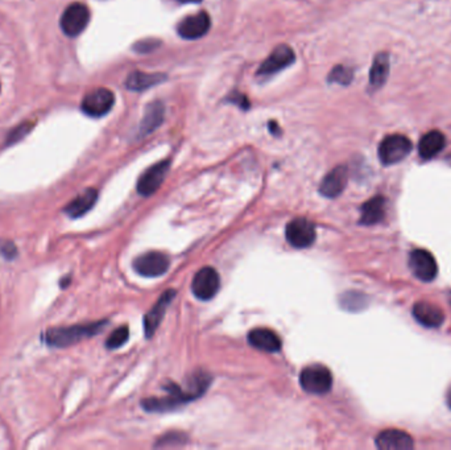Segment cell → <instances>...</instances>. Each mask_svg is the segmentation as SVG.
Here are the masks:
<instances>
[{
    "mask_svg": "<svg viewBox=\"0 0 451 450\" xmlns=\"http://www.w3.org/2000/svg\"><path fill=\"white\" fill-rule=\"evenodd\" d=\"M210 383V376L201 373L196 374L192 379V384L189 386V390H181L180 386L170 384L166 390L168 391V396L163 399L152 398L143 402V407L148 412H166L172 411L182 404H186L197 398H199Z\"/></svg>",
    "mask_w": 451,
    "mask_h": 450,
    "instance_id": "6da1fadb",
    "label": "cell"
},
{
    "mask_svg": "<svg viewBox=\"0 0 451 450\" xmlns=\"http://www.w3.org/2000/svg\"><path fill=\"white\" fill-rule=\"evenodd\" d=\"M106 326L105 321L92 322L88 325H75L69 328H53L44 333L43 341L48 346L66 347L98 334Z\"/></svg>",
    "mask_w": 451,
    "mask_h": 450,
    "instance_id": "7a4b0ae2",
    "label": "cell"
},
{
    "mask_svg": "<svg viewBox=\"0 0 451 450\" xmlns=\"http://www.w3.org/2000/svg\"><path fill=\"white\" fill-rule=\"evenodd\" d=\"M301 387L313 395H325L331 390L332 375L330 370L322 364L308 366L301 371Z\"/></svg>",
    "mask_w": 451,
    "mask_h": 450,
    "instance_id": "3957f363",
    "label": "cell"
},
{
    "mask_svg": "<svg viewBox=\"0 0 451 450\" xmlns=\"http://www.w3.org/2000/svg\"><path fill=\"white\" fill-rule=\"evenodd\" d=\"M412 141L405 135L387 136L379 146V159L384 166H393L405 159L412 150Z\"/></svg>",
    "mask_w": 451,
    "mask_h": 450,
    "instance_id": "277c9868",
    "label": "cell"
},
{
    "mask_svg": "<svg viewBox=\"0 0 451 450\" xmlns=\"http://www.w3.org/2000/svg\"><path fill=\"white\" fill-rule=\"evenodd\" d=\"M90 21V11L82 3L70 4L61 16V30L69 37H75L86 30Z\"/></svg>",
    "mask_w": 451,
    "mask_h": 450,
    "instance_id": "5b68a950",
    "label": "cell"
},
{
    "mask_svg": "<svg viewBox=\"0 0 451 450\" xmlns=\"http://www.w3.org/2000/svg\"><path fill=\"white\" fill-rule=\"evenodd\" d=\"M115 104L114 92L105 88H99L85 95L81 108L91 118H102L108 114Z\"/></svg>",
    "mask_w": 451,
    "mask_h": 450,
    "instance_id": "8992f818",
    "label": "cell"
},
{
    "mask_svg": "<svg viewBox=\"0 0 451 450\" xmlns=\"http://www.w3.org/2000/svg\"><path fill=\"white\" fill-rule=\"evenodd\" d=\"M409 267L413 275L425 283L433 282L438 273L436 257L423 248H416L410 253Z\"/></svg>",
    "mask_w": 451,
    "mask_h": 450,
    "instance_id": "52a82bcc",
    "label": "cell"
},
{
    "mask_svg": "<svg viewBox=\"0 0 451 450\" xmlns=\"http://www.w3.org/2000/svg\"><path fill=\"white\" fill-rule=\"evenodd\" d=\"M219 286V273L211 267H205L197 272L192 283V291L198 300L208 301L211 300L218 293Z\"/></svg>",
    "mask_w": 451,
    "mask_h": 450,
    "instance_id": "ba28073f",
    "label": "cell"
},
{
    "mask_svg": "<svg viewBox=\"0 0 451 450\" xmlns=\"http://www.w3.org/2000/svg\"><path fill=\"white\" fill-rule=\"evenodd\" d=\"M286 239L296 248H308L316 240V226L313 222L297 218L286 226Z\"/></svg>",
    "mask_w": 451,
    "mask_h": 450,
    "instance_id": "9c48e42d",
    "label": "cell"
},
{
    "mask_svg": "<svg viewBox=\"0 0 451 450\" xmlns=\"http://www.w3.org/2000/svg\"><path fill=\"white\" fill-rule=\"evenodd\" d=\"M169 266H170L169 257L159 251H150L147 254H143L136 257L134 262V268L136 272L146 277L161 276L169 270Z\"/></svg>",
    "mask_w": 451,
    "mask_h": 450,
    "instance_id": "30bf717a",
    "label": "cell"
},
{
    "mask_svg": "<svg viewBox=\"0 0 451 450\" xmlns=\"http://www.w3.org/2000/svg\"><path fill=\"white\" fill-rule=\"evenodd\" d=\"M294 61H296V56L290 46L284 44L279 46L273 49V52L267 57V60L260 65L256 75H264V77L276 75L277 72H281L288 66H290Z\"/></svg>",
    "mask_w": 451,
    "mask_h": 450,
    "instance_id": "8fae6325",
    "label": "cell"
},
{
    "mask_svg": "<svg viewBox=\"0 0 451 450\" xmlns=\"http://www.w3.org/2000/svg\"><path fill=\"white\" fill-rule=\"evenodd\" d=\"M169 168H170V162L164 160V162H160V163L150 166V169H147L137 181L139 195H144V197L153 195L161 186L163 181L166 180Z\"/></svg>",
    "mask_w": 451,
    "mask_h": 450,
    "instance_id": "7c38bea8",
    "label": "cell"
},
{
    "mask_svg": "<svg viewBox=\"0 0 451 450\" xmlns=\"http://www.w3.org/2000/svg\"><path fill=\"white\" fill-rule=\"evenodd\" d=\"M211 27V19L208 12L202 11L196 15L182 19L177 26V32L185 40H197L203 37Z\"/></svg>",
    "mask_w": 451,
    "mask_h": 450,
    "instance_id": "4fadbf2b",
    "label": "cell"
},
{
    "mask_svg": "<svg viewBox=\"0 0 451 450\" xmlns=\"http://www.w3.org/2000/svg\"><path fill=\"white\" fill-rule=\"evenodd\" d=\"M348 181L347 166H339L329 172L319 185V193L326 198H335L346 188Z\"/></svg>",
    "mask_w": 451,
    "mask_h": 450,
    "instance_id": "5bb4252c",
    "label": "cell"
},
{
    "mask_svg": "<svg viewBox=\"0 0 451 450\" xmlns=\"http://www.w3.org/2000/svg\"><path fill=\"white\" fill-rule=\"evenodd\" d=\"M376 447L381 450L413 449V438L404 431L387 429L376 437Z\"/></svg>",
    "mask_w": 451,
    "mask_h": 450,
    "instance_id": "9a60e30c",
    "label": "cell"
},
{
    "mask_svg": "<svg viewBox=\"0 0 451 450\" xmlns=\"http://www.w3.org/2000/svg\"><path fill=\"white\" fill-rule=\"evenodd\" d=\"M176 296V291H166V293L159 299V301L154 304V306L148 312V315H146L144 318V331H146V335L150 338L156 329L159 328L161 320L164 318L166 309L169 306V304L174 299Z\"/></svg>",
    "mask_w": 451,
    "mask_h": 450,
    "instance_id": "2e32d148",
    "label": "cell"
},
{
    "mask_svg": "<svg viewBox=\"0 0 451 450\" xmlns=\"http://www.w3.org/2000/svg\"><path fill=\"white\" fill-rule=\"evenodd\" d=\"M413 315L422 326L426 328H438L445 321L443 312L434 304L426 301H420L413 306Z\"/></svg>",
    "mask_w": 451,
    "mask_h": 450,
    "instance_id": "e0dca14e",
    "label": "cell"
},
{
    "mask_svg": "<svg viewBox=\"0 0 451 450\" xmlns=\"http://www.w3.org/2000/svg\"><path fill=\"white\" fill-rule=\"evenodd\" d=\"M248 342L256 349L268 353H277L281 349L280 337L274 331L265 328H259L251 331L248 334Z\"/></svg>",
    "mask_w": 451,
    "mask_h": 450,
    "instance_id": "ac0fdd59",
    "label": "cell"
},
{
    "mask_svg": "<svg viewBox=\"0 0 451 450\" xmlns=\"http://www.w3.org/2000/svg\"><path fill=\"white\" fill-rule=\"evenodd\" d=\"M164 115L166 107L160 101L152 102L147 106L144 117L140 123V135H150L154 130H157L164 121Z\"/></svg>",
    "mask_w": 451,
    "mask_h": 450,
    "instance_id": "d6986e66",
    "label": "cell"
},
{
    "mask_svg": "<svg viewBox=\"0 0 451 450\" xmlns=\"http://www.w3.org/2000/svg\"><path fill=\"white\" fill-rule=\"evenodd\" d=\"M385 206L387 201L381 195H376L370 201H367L361 206V225L371 226L381 222L385 217Z\"/></svg>",
    "mask_w": 451,
    "mask_h": 450,
    "instance_id": "ffe728a7",
    "label": "cell"
},
{
    "mask_svg": "<svg viewBox=\"0 0 451 450\" xmlns=\"http://www.w3.org/2000/svg\"><path fill=\"white\" fill-rule=\"evenodd\" d=\"M98 199V192L95 189H86L83 193L77 195L72 202H69L65 206V214H68L70 218H79L85 215L91 208L95 205Z\"/></svg>",
    "mask_w": 451,
    "mask_h": 450,
    "instance_id": "44dd1931",
    "label": "cell"
},
{
    "mask_svg": "<svg viewBox=\"0 0 451 450\" xmlns=\"http://www.w3.org/2000/svg\"><path fill=\"white\" fill-rule=\"evenodd\" d=\"M446 137L439 131H430L422 136L419 144V153L423 160H430L436 157L441 150L445 148Z\"/></svg>",
    "mask_w": 451,
    "mask_h": 450,
    "instance_id": "7402d4cb",
    "label": "cell"
},
{
    "mask_svg": "<svg viewBox=\"0 0 451 450\" xmlns=\"http://www.w3.org/2000/svg\"><path fill=\"white\" fill-rule=\"evenodd\" d=\"M166 75L161 73H144V72H134L128 75L126 81V86L128 90L144 91L153 88L166 81Z\"/></svg>",
    "mask_w": 451,
    "mask_h": 450,
    "instance_id": "603a6c76",
    "label": "cell"
},
{
    "mask_svg": "<svg viewBox=\"0 0 451 450\" xmlns=\"http://www.w3.org/2000/svg\"><path fill=\"white\" fill-rule=\"evenodd\" d=\"M390 75V56L388 53H377L370 70V86L380 89Z\"/></svg>",
    "mask_w": 451,
    "mask_h": 450,
    "instance_id": "cb8c5ba5",
    "label": "cell"
},
{
    "mask_svg": "<svg viewBox=\"0 0 451 450\" xmlns=\"http://www.w3.org/2000/svg\"><path fill=\"white\" fill-rule=\"evenodd\" d=\"M354 79V70L345 65H337L329 75L330 84H338L342 86H348Z\"/></svg>",
    "mask_w": 451,
    "mask_h": 450,
    "instance_id": "d4e9b609",
    "label": "cell"
},
{
    "mask_svg": "<svg viewBox=\"0 0 451 450\" xmlns=\"http://www.w3.org/2000/svg\"><path fill=\"white\" fill-rule=\"evenodd\" d=\"M130 337V331L128 326H121L117 331H112L111 335L107 338L106 341V347L110 350H115L119 349L121 346L124 345L128 341Z\"/></svg>",
    "mask_w": 451,
    "mask_h": 450,
    "instance_id": "484cf974",
    "label": "cell"
},
{
    "mask_svg": "<svg viewBox=\"0 0 451 450\" xmlns=\"http://www.w3.org/2000/svg\"><path fill=\"white\" fill-rule=\"evenodd\" d=\"M160 46H161V41L157 39H144V40L137 41L132 49L139 55H147V53H152L153 50H156Z\"/></svg>",
    "mask_w": 451,
    "mask_h": 450,
    "instance_id": "4316f807",
    "label": "cell"
},
{
    "mask_svg": "<svg viewBox=\"0 0 451 450\" xmlns=\"http://www.w3.org/2000/svg\"><path fill=\"white\" fill-rule=\"evenodd\" d=\"M227 101L230 104H234V105L241 107L243 110H250V101L248 98L244 95V94H241L239 91H234L231 92L228 97H227Z\"/></svg>",
    "mask_w": 451,
    "mask_h": 450,
    "instance_id": "83f0119b",
    "label": "cell"
},
{
    "mask_svg": "<svg viewBox=\"0 0 451 450\" xmlns=\"http://www.w3.org/2000/svg\"><path fill=\"white\" fill-rule=\"evenodd\" d=\"M0 253L6 256L7 259H12L16 256V247L12 242H3L0 243Z\"/></svg>",
    "mask_w": 451,
    "mask_h": 450,
    "instance_id": "f1b7e54d",
    "label": "cell"
},
{
    "mask_svg": "<svg viewBox=\"0 0 451 450\" xmlns=\"http://www.w3.org/2000/svg\"><path fill=\"white\" fill-rule=\"evenodd\" d=\"M28 130L30 128H24V127H19L17 130H16L15 133L11 135V140H8L10 143H12V141H16V140H19L21 136L24 135V134H27L28 133Z\"/></svg>",
    "mask_w": 451,
    "mask_h": 450,
    "instance_id": "f546056e",
    "label": "cell"
},
{
    "mask_svg": "<svg viewBox=\"0 0 451 450\" xmlns=\"http://www.w3.org/2000/svg\"><path fill=\"white\" fill-rule=\"evenodd\" d=\"M270 131L274 136L280 135V127L276 121H270Z\"/></svg>",
    "mask_w": 451,
    "mask_h": 450,
    "instance_id": "4dcf8cb0",
    "label": "cell"
},
{
    "mask_svg": "<svg viewBox=\"0 0 451 450\" xmlns=\"http://www.w3.org/2000/svg\"><path fill=\"white\" fill-rule=\"evenodd\" d=\"M182 4H192V3H201L202 0H179Z\"/></svg>",
    "mask_w": 451,
    "mask_h": 450,
    "instance_id": "1f68e13d",
    "label": "cell"
},
{
    "mask_svg": "<svg viewBox=\"0 0 451 450\" xmlns=\"http://www.w3.org/2000/svg\"><path fill=\"white\" fill-rule=\"evenodd\" d=\"M446 402H448V405H449V408L451 409V389L448 392V395H446Z\"/></svg>",
    "mask_w": 451,
    "mask_h": 450,
    "instance_id": "d6a6232c",
    "label": "cell"
},
{
    "mask_svg": "<svg viewBox=\"0 0 451 450\" xmlns=\"http://www.w3.org/2000/svg\"><path fill=\"white\" fill-rule=\"evenodd\" d=\"M449 300H450V304H451V291H450V295H449Z\"/></svg>",
    "mask_w": 451,
    "mask_h": 450,
    "instance_id": "836d02e7",
    "label": "cell"
}]
</instances>
